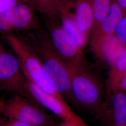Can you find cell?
Instances as JSON below:
<instances>
[{"mask_svg": "<svg viewBox=\"0 0 126 126\" xmlns=\"http://www.w3.org/2000/svg\"><path fill=\"white\" fill-rule=\"evenodd\" d=\"M26 36L40 59L45 78L51 87L62 97L72 99L66 63L55 49L46 30L41 28L27 32Z\"/></svg>", "mask_w": 126, "mask_h": 126, "instance_id": "cell-1", "label": "cell"}, {"mask_svg": "<svg viewBox=\"0 0 126 126\" xmlns=\"http://www.w3.org/2000/svg\"><path fill=\"white\" fill-rule=\"evenodd\" d=\"M3 39L13 51L27 80L45 93L63 99L53 90L48 82L40 59L27 36L11 33L4 34Z\"/></svg>", "mask_w": 126, "mask_h": 126, "instance_id": "cell-2", "label": "cell"}, {"mask_svg": "<svg viewBox=\"0 0 126 126\" xmlns=\"http://www.w3.org/2000/svg\"><path fill=\"white\" fill-rule=\"evenodd\" d=\"M67 65L70 77L72 99L86 108L99 110L102 107L103 90L98 78L89 67H76Z\"/></svg>", "mask_w": 126, "mask_h": 126, "instance_id": "cell-3", "label": "cell"}, {"mask_svg": "<svg viewBox=\"0 0 126 126\" xmlns=\"http://www.w3.org/2000/svg\"><path fill=\"white\" fill-rule=\"evenodd\" d=\"M34 101L21 95L13 94L5 100L3 116L36 126L57 124L54 116L49 114Z\"/></svg>", "mask_w": 126, "mask_h": 126, "instance_id": "cell-4", "label": "cell"}, {"mask_svg": "<svg viewBox=\"0 0 126 126\" xmlns=\"http://www.w3.org/2000/svg\"><path fill=\"white\" fill-rule=\"evenodd\" d=\"M45 22L53 45L66 64L76 67H88L83 50L68 35L58 18H45Z\"/></svg>", "mask_w": 126, "mask_h": 126, "instance_id": "cell-5", "label": "cell"}, {"mask_svg": "<svg viewBox=\"0 0 126 126\" xmlns=\"http://www.w3.org/2000/svg\"><path fill=\"white\" fill-rule=\"evenodd\" d=\"M27 82L16 56L7 51L0 53V92L21 95L33 100Z\"/></svg>", "mask_w": 126, "mask_h": 126, "instance_id": "cell-6", "label": "cell"}, {"mask_svg": "<svg viewBox=\"0 0 126 126\" xmlns=\"http://www.w3.org/2000/svg\"><path fill=\"white\" fill-rule=\"evenodd\" d=\"M35 10L30 3L24 2L15 5L3 14L13 32H29L41 28Z\"/></svg>", "mask_w": 126, "mask_h": 126, "instance_id": "cell-7", "label": "cell"}, {"mask_svg": "<svg viewBox=\"0 0 126 126\" xmlns=\"http://www.w3.org/2000/svg\"><path fill=\"white\" fill-rule=\"evenodd\" d=\"M27 87L33 100L63 120L74 113L63 99L45 93L28 80Z\"/></svg>", "mask_w": 126, "mask_h": 126, "instance_id": "cell-8", "label": "cell"}, {"mask_svg": "<svg viewBox=\"0 0 126 126\" xmlns=\"http://www.w3.org/2000/svg\"><path fill=\"white\" fill-rule=\"evenodd\" d=\"M90 46L92 51L97 58L111 65L126 49V45L114 35L97 41Z\"/></svg>", "mask_w": 126, "mask_h": 126, "instance_id": "cell-9", "label": "cell"}, {"mask_svg": "<svg viewBox=\"0 0 126 126\" xmlns=\"http://www.w3.org/2000/svg\"><path fill=\"white\" fill-rule=\"evenodd\" d=\"M124 16L123 10L113 0L107 16L91 33L90 44L107 36L114 35L115 30Z\"/></svg>", "mask_w": 126, "mask_h": 126, "instance_id": "cell-10", "label": "cell"}, {"mask_svg": "<svg viewBox=\"0 0 126 126\" xmlns=\"http://www.w3.org/2000/svg\"><path fill=\"white\" fill-rule=\"evenodd\" d=\"M73 8L74 7H64L60 9L61 25L68 35L83 50L87 44L89 36L82 32L78 26L74 13L71 11V9Z\"/></svg>", "mask_w": 126, "mask_h": 126, "instance_id": "cell-11", "label": "cell"}, {"mask_svg": "<svg viewBox=\"0 0 126 126\" xmlns=\"http://www.w3.org/2000/svg\"><path fill=\"white\" fill-rule=\"evenodd\" d=\"M74 9L75 17L79 28L90 36L94 23L93 0H76Z\"/></svg>", "mask_w": 126, "mask_h": 126, "instance_id": "cell-12", "label": "cell"}, {"mask_svg": "<svg viewBox=\"0 0 126 126\" xmlns=\"http://www.w3.org/2000/svg\"><path fill=\"white\" fill-rule=\"evenodd\" d=\"M110 99V113L114 126L126 124V94L122 92H113Z\"/></svg>", "mask_w": 126, "mask_h": 126, "instance_id": "cell-13", "label": "cell"}, {"mask_svg": "<svg viewBox=\"0 0 126 126\" xmlns=\"http://www.w3.org/2000/svg\"><path fill=\"white\" fill-rule=\"evenodd\" d=\"M45 18H58L60 8L56 0H25Z\"/></svg>", "mask_w": 126, "mask_h": 126, "instance_id": "cell-14", "label": "cell"}, {"mask_svg": "<svg viewBox=\"0 0 126 126\" xmlns=\"http://www.w3.org/2000/svg\"><path fill=\"white\" fill-rule=\"evenodd\" d=\"M113 0H93L94 23L92 30L99 25L110 11Z\"/></svg>", "mask_w": 126, "mask_h": 126, "instance_id": "cell-15", "label": "cell"}, {"mask_svg": "<svg viewBox=\"0 0 126 126\" xmlns=\"http://www.w3.org/2000/svg\"><path fill=\"white\" fill-rule=\"evenodd\" d=\"M108 76V89H109L123 74L126 72V49L111 65Z\"/></svg>", "mask_w": 126, "mask_h": 126, "instance_id": "cell-16", "label": "cell"}, {"mask_svg": "<svg viewBox=\"0 0 126 126\" xmlns=\"http://www.w3.org/2000/svg\"><path fill=\"white\" fill-rule=\"evenodd\" d=\"M115 34L119 40L126 45V17L125 16L118 25Z\"/></svg>", "mask_w": 126, "mask_h": 126, "instance_id": "cell-17", "label": "cell"}, {"mask_svg": "<svg viewBox=\"0 0 126 126\" xmlns=\"http://www.w3.org/2000/svg\"><path fill=\"white\" fill-rule=\"evenodd\" d=\"M108 90L112 92L126 91V72L123 74Z\"/></svg>", "mask_w": 126, "mask_h": 126, "instance_id": "cell-18", "label": "cell"}, {"mask_svg": "<svg viewBox=\"0 0 126 126\" xmlns=\"http://www.w3.org/2000/svg\"><path fill=\"white\" fill-rule=\"evenodd\" d=\"M24 2H26L25 0H0V14L4 12L17 4Z\"/></svg>", "mask_w": 126, "mask_h": 126, "instance_id": "cell-19", "label": "cell"}, {"mask_svg": "<svg viewBox=\"0 0 126 126\" xmlns=\"http://www.w3.org/2000/svg\"><path fill=\"white\" fill-rule=\"evenodd\" d=\"M0 33L3 34L13 33V31L5 18L3 14H0Z\"/></svg>", "mask_w": 126, "mask_h": 126, "instance_id": "cell-20", "label": "cell"}, {"mask_svg": "<svg viewBox=\"0 0 126 126\" xmlns=\"http://www.w3.org/2000/svg\"><path fill=\"white\" fill-rule=\"evenodd\" d=\"M7 119V120L6 121H3V120L2 119L1 124V126H36L25 123V122L17 121L16 120L8 119V118Z\"/></svg>", "mask_w": 126, "mask_h": 126, "instance_id": "cell-21", "label": "cell"}, {"mask_svg": "<svg viewBox=\"0 0 126 126\" xmlns=\"http://www.w3.org/2000/svg\"><path fill=\"white\" fill-rule=\"evenodd\" d=\"M76 0H63L60 6V10L61 9L66 7H74Z\"/></svg>", "mask_w": 126, "mask_h": 126, "instance_id": "cell-22", "label": "cell"}, {"mask_svg": "<svg viewBox=\"0 0 126 126\" xmlns=\"http://www.w3.org/2000/svg\"><path fill=\"white\" fill-rule=\"evenodd\" d=\"M5 100V95H4L3 96L0 97V126H1V122L2 121V111H3V107L4 103Z\"/></svg>", "mask_w": 126, "mask_h": 126, "instance_id": "cell-23", "label": "cell"}, {"mask_svg": "<svg viewBox=\"0 0 126 126\" xmlns=\"http://www.w3.org/2000/svg\"><path fill=\"white\" fill-rule=\"evenodd\" d=\"M115 2L119 5L122 9L126 10V0H114Z\"/></svg>", "mask_w": 126, "mask_h": 126, "instance_id": "cell-24", "label": "cell"}, {"mask_svg": "<svg viewBox=\"0 0 126 126\" xmlns=\"http://www.w3.org/2000/svg\"><path fill=\"white\" fill-rule=\"evenodd\" d=\"M5 51H6V50L5 49L4 46L2 45L0 42V53L3 52H5Z\"/></svg>", "mask_w": 126, "mask_h": 126, "instance_id": "cell-25", "label": "cell"}, {"mask_svg": "<svg viewBox=\"0 0 126 126\" xmlns=\"http://www.w3.org/2000/svg\"><path fill=\"white\" fill-rule=\"evenodd\" d=\"M62 0H56V1H57V3L58 4V5H59V8H60V6H61V3H62Z\"/></svg>", "mask_w": 126, "mask_h": 126, "instance_id": "cell-26", "label": "cell"}, {"mask_svg": "<svg viewBox=\"0 0 126 126\" xmlns=\"http://www.w3.org/2000/svg\"><path fill=\"white\" fill-rule=\"evenodd\" d=\"M124 16H125V17H126V10H125V13H124Z\"/></svg>", "mask_w": 126, "mask_h": 126, "instance_id": "cell-27", "label": "cell"}, {"mask_svg": "<svg viewBox=\"0 0 126 126\" xmlns=\"http://www.w3.org/2000/svg\"><path fill=\"white\" fill-rule=\"evenodd\" d=\"M58 124H57V125H55V126H58Z\"/></svg>", "mask_w": 126, "mask_h": 126, "instance_id": "cell-28", "label": "cell"}, {"mask_svg": "<svg viewBox=\"0 0 126 126\" xmlns=\"http://www.w3.org/2000/svg\"><path fill=\"white\" fill-rule=\"evenodd\" d=\"M126 126V125H123V126Z\"/></svg>", "mask_w": 126, "mask_h": 126, "instance_id": "cell-29", "label": "cell"}, {"mask_svg": "<svg viewBox=\"0 0 126 126\" xmlns=\"http://www.w3.org/2000/svg\"><path fill=\"white\" fill-rule=\"evenodd\" d=\"M88 126H89V125H88Z\"/></svg>", "mask_w": 126, "mask_h": 126, "instance_id": "cell-30", "label": "cell"}]
</instances>
